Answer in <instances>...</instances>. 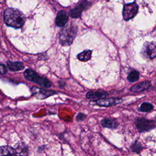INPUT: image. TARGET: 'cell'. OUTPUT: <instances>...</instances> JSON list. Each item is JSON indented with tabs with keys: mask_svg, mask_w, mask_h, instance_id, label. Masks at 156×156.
Masks as SVG:
<instances>
[{
	"mask_svg": "<svg viewBox=\"0 0 156 156\" xmlns=\"http://www.w3.org/2000/svg\"><path fill=\"white\" fill-rule=\"evenodd\" d=\"M90 5L89 2L87 1H83L80 2L75 8L72 9L70 12V15L72 18H79L81 16L82 12L83 10L88 8V7Z\"/></svg>",
	"mask_w": 156,
	"mask_h": 156,
	"instance_id": "9c48e42d",
	"label": "cell"
},
{
	"mask_svg": "<svg viewBox=\"0 0 156 156\" xmlns=\"http://www.w3.org/2000/svg\"><path fill=\"white\" fill-rule=\"evenodd\" d=\"M77 31V27L74 25H68L65 27L60 32L59 41L63 46L70 45L74 39Z\"/></svg>",
	"mask_w": 156,
	"mask_h": 156,
	"instance_id": "7a4b0ae2",
	"label": "cell"
},
{
	"mask_svg": "<svg viewBox=\"0 0 156 156\" xmlns=\"http://www.w3.org/2000/svg\"><path fill=\"white\" fill-rule=\"evenodd\" d=\"M139 79V73L137 71H132L128 77H127V80L130 82H136V80H138V79Z\"/></svg>",
	"mask_w": 156,
	"mask_h": 156,
	"instance_id": "ffe728a7",
	"label": "cell"
},
{
	"mask_svg": "<svg viewBox=\"0 0 156 156\" xmlns=\"http://www.w3.org/2000/svg\"><path fill=\"white\" fill-rule=\"evenodd\" d=\"M0 156H17L13 147L9 146H0Z\"/></svg>",
	"mask_w": 156,
	"mask_h": 156,
	"instance_id": "9a60e30c",
	"label": "cell"
},
{
	"mask_svg": "<svg viewBox=\"0 0 156 156\" xmlns=\"http://www.w3.org/2000/svg\"><path fill=\"white\" fill-rule=\"evenodd\" d=\"M92 51L90 50H85L77 55V58L83 62H87L91 58Z\"/></svg>",
	"mask_w": 156,
	"mask_h": 156,
	"instance_id": "e0dca14e",
	"label": "cell"
},
{
	"mask_svg": "<svg viewBox=\"0 0 156 156\" xmlns=\"http://www.w3.org/2000/svg\"><path fill=\"white\" fill-rule=\"evenodd\" d=\"M68 20V16L65 12L61 10L60 11L55 18V23L57 26L59 27H63Z\"/></svg>",
	"mask_w": 156,
	"mask_h": 156,
	"instance_id": "5bb4252c",
	"label": "cell"
},
{
	"mask_svg": "<svg viewBox=\"0 0 156 156\" xmlns=\"http://www.w3.org/2000/svg\"><path fill=\"white\" fill-rule=\"evenodd\" d=\"M141 54L147 58H154L156 55V46L155 43L145 42L141 49Z\"/></svg>",
	"mask_w": 156,
	"mask_h": 156,
	"instance_id": "52a82bcc",
	"label": "cell"
},
{
	"mask_svg": "<svg viewBox=\"0 0 156 156\" xmlns=\"http://www.w3.org/2000/svg\"><path fill=\"white\" fill-rule=\"evenodd\" d=\"M13 148L17 156H28L29 155V147L23 141L18 142Z\"/></svg>",
	"mask_w": 156,
	"mask_h": 156,
	"instance_id": "30bf717a",
	"label": "cell"
},
{
	"mask_svg": "<svg viewBox=\"0 0 156 156\" xmlns=\"http://www.w3.org/2000/svg\"><path fill=\"white\" fill-rule=\"evenodd\" d=\"M30 90L32 94L38 99H44L54 94H56V92L54 91L47 90L43 88H38L35 86L32 87Z\"/></svg>",
	"mask_w": 156,
	"mask_h": 156,
	"instance_id": "ba28073f",
	"label": "cell"
},
{
	"mask_svg": "<svg viewBox=\"0 0 156 156\" xmlns=\"http://www.w3.org/2000/svg\"><path fill=\"white\" fill-rule=\"evenodd\" d=\"M154 109V105L149 102H143L140 107L138 108L139 111L141 112H151Z\"/></svg>",
	"mask_w": 156,
	"mask_h": 156,
	"instance_id": "d6986e66",
	"label": "cell"
},
{
	"mask_svg": "<svg viewBox=\"0 0 156 156\" xmlns=\"http://www.w3.org/2000/svg\"><path fill=\"white\" fill-rule=\"evenodd\" d=\"M151 87L149 81H144L134 85L130 88V91L133 93H140L149 89Z\"/></svg>",
	"mask_w": 156,
	"mask_h": 156,
	"instance_id": "7c38bea8",
	"label": "cell"
},
{
	"mask_svg": "<svg viewBox=\"0 0 156 156\" xmlns=\"http://www.w3.org/2000/svg\"><path fill=\"white\" fill-rule=\"evenodd\" d=\"M7 65L8 68L12 71H17L22 70L24 68V66L22 62H12L8 61L7 62Z\"/></svg>",
	"mask_w": 156,
	"mask_h": 156,
	"instance_id": "2e32d148",
	"label": "cell"
},
{
	"mask_svg": "<svg viewBox=\"0 0 156 156\" xmlns=\"http://www.w3.org/2000/svg\"><path fill=\"white\" fill-rule=\"evenodd\" d=\"M108 95V93L105 91H90L86 94V97L91 99H101L105 98Z\"/></svg>",
	"mask_w": 156,
	"mask_h": 156,
	"instance_id": "4fadbf2b",
	"label": "cell"
},
{
	"mask_svg": "<svg viewBox=\"0 0 156 156\" xmlns=\"http://www.w3.org/2000/svg\"><path fill=\"white\" fill-rule=\"evenodd\" d=\"M122 102V99L120 98H108L90 101L91 104H96L101 107H111L119 104Z\"/></svg>",
	"mask_w": 156,
	"mask_h": 156,
	"instance_id": "8992f818",
	"label": "cell"
},
{
	"mask_svg": "<svg viewBox=\"0 0 156 156\" xmlns=\"http://www.w3.org/2000/svg\"><path fill=\"white\" fill-rule=\"evenodd\" d=\"M138 6L136 2H132L125 4L122 10L123 18L127 21L133 18L137 13Z\"/></svg>",
	"mask_w": 156,
	"mask_h": 156,
	"instance_id": "5b68a950",
	"label": "cell"
},
{
	"mask_svg": "<svg viewBox=\"0 0 156 156\" xmlns=\"http://www.w3.org/2000/svg\"><path fill=\"white\" fill-rule=\"evenodd\" d=\"M7 73L6 66L2 63H0V74H5Z\"/></svg>",
	"mask_w": 156,
	"mask_h": 156,
	"instance_id": "7402d4cb",
	"label": "cell"
},
{
	"mask_svg": "<svg viewBox=\"0 0 156 156\" xmlns=\"http://www.w3.org/2000/svg\"><path fill=\"white\" fill-rule=\"evenodd\" d=\"M130 149L132 152L136 153V154H140L142 150L144 149V147L142 146V144L139 143L138 141H135L134 143H133L130 146Z\"/></svg>",
	"mask_w": 156,
	"mask_h": 156,
	"instance_id": "ac0fdd59",
	"label": "cell"
},
{
	"mask_svg": "<svg viewBox=\"0 0 156 156\" xmlns=\"http://www.w3.org/2000/svg\"><path fill=\"white\" fill-rule=\"evenodd\" d=\"M135 125L139 132H147L155 128V121L143 117H136L135 119Z\"/></svg>",
	"mask_w": 156,
	"mask_h": 156,
	"instance_id": "277c9868",
	"label": "cell"
},
{
	"mask_svg": "<svg viewBox=\"0 0 156 156\" xmlns=\"http://www.w3.org/2000/svg\"><path fill=\"white\" fill-rule=\"evenodd\" d=\"M24 77L31 82H33L41 87L44 88H50L52 86L51 82L45 77L40 76L35 71L30 69H26L24 73Z\"/></svg>",
	"mask_w": 156,
	"mask_h": 156,
	"instance_id": "3957f363",
	"label": "cell"
},
{
	"mask_svg": "<svg viewBox=\"0 0 156 156\" xmlns=\"http://www.w3.org/2000/svg\"><path fill=\"white\" fill-rule=\"evenodd\" d=\"M87 118V115L83 113H79L76 116V121L78 122L83 121Z\"/></svg>",
	"mask_w": 156,
	"mask_h": 156,
	"instance_id": "44dd1931",
	"label": "cell"
},
{
	"mask_svg": "<svg viewBox=\"0 0 156 156\" xmlns=\"http://www.w3.org/2000/svg\"><path fill=\"white\" fill-rule=\"evenodd\" d=\"M4 20L9 26L21 28L25 23L26 18L20 10L13 8H7L4 12Z\"/></svg>",
	"mask_w": 156,
	"mask_h": 156,
	"instance_id": "6da1fadb",
	"label": "cell"
},
{
	"mask_svg": "<svg viewBox=\"0 0 156 156\" xmlns=\"http://www.w3.org/2000/svg\"><path fill=\"white\" fill-rule=\"evenodd\" d=\"M101 124L103 127L115 129L119 126V122L115 118H104L101 121Z\"/></svg>",
	"mask_w": 156,
	"mask_h": 156,
	"instance_id": "8fae6325",
	"label": "cell"
}]
</instances>
